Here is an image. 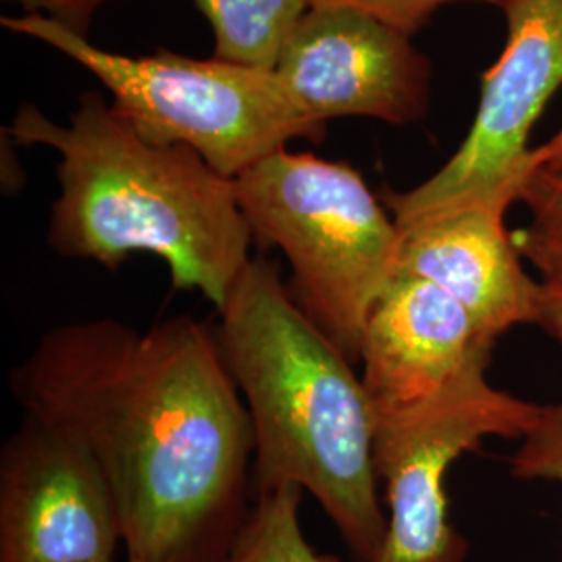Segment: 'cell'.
<instances>
[{"instance_id": "8992f818", "label": "cell", "mask_w": 562, "mask_h": 562, "mask_svg": "<svg viewBox=\"0 0 562 562\" xmlns=\"http://www.w3.org/2000/svg\"><path fill=\"white\" fill-rule=\"evenodd\" d=\"M506 44L473 125L431 178L383 202L398 227L471 206L508 211L538 169L529 136L562 86V0H506Z\"/></svg>"}, {"instance_id": "277c9868", "label": "cell", "mask_w": 562, "mask_h": 562, "mask_svg": "<svg viewBox=\"0 0 562 562\" xmlns=\"http://www.w3.org/2000/svg\"><path fill=\"white\" fill-rule=\"evenodd\" d=\"M252 238L278 246L302 311L352 362L369 315L394 278L401 227L348 162L278 153L236 178Z\"/></svg>"}, {"instance_id": "9a60e30c", "label": "cell", "mask_w": 562, "mask_h": 562, "mask_svg": "<svg viewBox=\"0 0 562 562\" xmlns=\"http://www.w3.org/2000/svg\"><path fill=\"white\" fill-rule=\"evenodd\" d=\"M510 471L519 480L562 482V398L543 406L536 427L513 457Z\"/></svg>"}, {"instance_id": "5bb4252c", "label": "cell", "mask_w": 562, "mask_h": 562, "mask_svg": "<svg viewBox=\"0 0 562 562\" xmlns=\"http://www.w3.org/2000/svg\"><path fill=\"white\" fill-rule=\"evenodd\" d=\"M521 202L531 213L529 225L513 234L521 257L543 278H562V169L538 167Z\"/></svg>"}, {"instance_id": "52a82bcc", "label": "cell", "mask_w": 562, "mask_h": 562, "mask_svg": "<svg viewBox=\"0 0 562 562\" xmlns=\"http://www.w3.org/2000/svg\"><path fill=\"white\" fill-rule=\"evenodd\" d=\"M543 406L485 382L422 411L375 422V471L387 529L375 562H464L469 543L448 515L452 462L490 438H525Z\"/></svg>"}, {"instance_id": "e0dca14e", "label": "cell", "mask_w": 562, "mask_h": 562, "mask_svg": "<svg viewBox=\"0 0 562 562\" xmlns=\"http://www.w3.org/2000/svg\"><path fill=\"white\" fill-rule=\"evenodd\" d=\"M536 325L562 344V278H543Z\"/></svg>"}, {"instance_id": "ac0fdd59", "label": "cell", "mask_w": 562, "mask_h": 562, "mask_svg": "<svg viewBox=\"0 0 562 562\" xmlns=\"http://www.w3.org/2000/svg\"><path fill=\"white\" fill-rule=\"evenodd\" d=\"M536 162L538 167L562 169V125L550 140L536 148Z\"/></svg>"}, {"instance_id": "8fae6325", "label": "cell", "mask_w": 562, "mask_h": 562, "mask_svg": "<svg viewBox=\"0 0 562 562\" xmlns=\"http://www.w3.org/2000/svg\"><path fill=\"white\" fill-rule=\"evenodd\" d=\"M503 209L471 206L401 227L394 273L438 285L492 338L536 323L542 283L522 269Z\"/></svg>"}, {"instance_id": "6da1fadb", "label": "cell", "mask_w": 562, "mask_h": 562, "mask_svg": "<svg viewBox=\"0 0 562 562\" xmlns=\"http://www.w3.org/2000/svg\"><path fill=\"white\" fill-rule=\"evenodd\" d=\"M23 413L97 462L127 562H227L248 519L252 425L215 327L111 317L42 334L11 371Z\"/></svg>"}, {"instance_id": "ba28073f", "label": "cell", "mask_w": 562, "mask_h": 562, "mask_svg": "<svg viewBox=\"0 0 562 562\" xmlns=\"http://www.w3.org/2000/svg\"><path fill=\"white\" fill-rule=\"evenodd\" d=\"M276 74L319 123L422 120L431 67L411 34L346 4H311L281 48Z\"/></svg>"}, {"instance_id": "3957f363", "label": "cell", "mask_w": 562, "mask_h": 562, "mask_svg": "<svg viewBox=\"0 0 562 562\" xmlns=\"http://www.w3.org/2000/svg\"><path fill=\"white\" fill-rule=\"evenodd\" d=\"M9 134L60 155L48 244L115 271L136 252L161 257L171 285L220 308L250 261V225L236 181L188 146H157L101 97L86 94L69 125L23 106Z\"/></svg>"}, {"instance_id": "7a4b0ae2", "label": "cell", "mask_w": 562, "mask_h": 562, "mask_svg": "<svg viewBox=\"0 0 562 562\" xmlns=\"http://www.w3.org/2000/svg\"><path fill=\"white\" fill-rule=\"evenodd\" d=\"M215 336L252 438L255 494L306 490L355 562H375L387 515L361 373L294 301L278 267L250 259L217 308Z\"/></svg>"}, {"instance_id": "7c38bea8", "label": "cell", "mask_w": 562, "mask_h": 562, "mask_svg": "<svg viewBox=\"0 0 562 562\" xmlns=\"http://www.w3.org/2000/svg\"><path fill=\"white\" fill-rule=\"evenodd\" d=\"M215 32V59L276 69L308 0H194Z\"/></svg>"}, {"instance_id": "30bf717a", "label": "cell", "mask_w": 562, "mask_h": 562, "mask_svg": "<svg viewBox=\"0 0 562 562\" xmlns=\"http://www.w3.org/2000/svg\"><path fill=\"white\" fill-rule=\"evenodd\" d=\"M496 338L429 281L394 273L364 327L361 380L373 422L480 387Z\"/></svg>"}, {"instance_id": "2e32d148", "label": "cell", "mask_w": 562, "mask_h": 562, "mask_svg": "<svg viewBox=\"0 0 562 562\" xmlns=\"http://www.w3.org/2000/svg\"><path fill=\"white\" fill-rule=\"evenodd\" d=\"M448 2H462V0H308V7L311 4L355 7L413 36L427 21L431 20V15L440 7ZM477 2H494L503 7L506 0H477Z\"/></svg>"}, {"instance_id": "4fadbf2b", "label": "cell", "mask_w": 562, "mask_h": 562, "mask_svg": "<svg viewBox=\"0 0 562 562\" xmlns=\"http://www.w3.org/2000/svg\"><path fill=\"white\" fill-rule=\"evenodd\" d=\"M255 496L227 562H340L317 552L306 540L301 487L285 485Z\"/></svg>"}, {"instance_id": "9c48e42d", "label": "cell", "mask_w": 562, "mask_h": 562, "mask_svg": "<svg viewBox=\"0 0 562 562\" xmlns=\"http://www.w3.org/2000/svg\"><path fill=\"white\" fill-rule=\"evenodd\" d=\"M120 510L97 462L23 413L0 450V562H115Z\"/></svg>"}, {"instance_id": "5b68a950", "label": "cell", "mask_w": 562, "mask_h": 562, "mask_svg": "<svg viewBox=\"0 0 562 562\" xmlns=\"http://www.w3.org/2000/svg\"><path fill=\"white\" fill-rule=\"evenodd\" d=\"M2 25L50 44L94 74L115 97L113 111L144 140L188 146L225 178L236 180L292 140L325 138L327 125L292 99L276 69L190 59L165 48L150 57H125L36 13Z\"/></svg>"}]
</instances>
